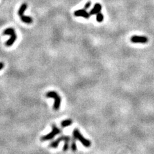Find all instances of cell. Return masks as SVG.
<instances>
[{
  "mask_svg": "<svg viewBox=\"0 0 154 154\" xmlns=\"http://www.w3.org/2000/svg\"><path fill=\"white\" fill-rule=\"evenodd\" d=\"M70 136H62L60 137H59L58 139H56L55 141H54V142H52L51 143H50V147L53 148H56L58 147L61 141H64V146L63 148V150L64 151H67L68 150L69 148V144H70Z\"/></svg>",
  "mask_w": 154,
  "mask_h": 154,
  "instance_id": "obj_1",
  "label": "cell"
},
{
  "mask_svg": "<svg viewBox=\"0 0 154 154\" xmlns=\"http://www.w3.org/2000/svg\"><path fill=\"white\" fill-rule=\"evenodd\" d=\"M73 137H74L75 139L78 140L79 141L81 142L83 146H85V147L88 148L91 146V145L90 141L88 140V139H86V138H85L81 134V133H80V131H79V130L78 129H74V130H73Z\"/></svg>",
  "mask_w": 154,
  "mask_h": 154,
  "instance_id": "obj_2",
  "label": "cell"
},
{
  "mask_svg": "<svg viewBox=\"0 0 154 154\" xmlns=\"http://www.w3.org/2000/svg\"><path fill=\"white\" fill-rule=\"evenodd\" d=\"M46 97L49 98H54L55 100V103L54 105V110H57L59 109L60 106V103H61V98L59 95L55 91H49L47 92L46 94Z\"/></svg>",
  "mask_w": 154,
  "mask_h": 154,
  "instance_id": "obj_3",
  "label": "cell"
},
{
  "mask_svg": "<svg viewBox=\"0 0 154 154\" xmlns=\"http://www.w3.org/2000/svg\"><path fill=\"white\" fill-rule=\"evenodd\" d=\"M52 126V131L48 134L46 135V136H43L41 138V141H49L51 139H54V137L57 135L59 134L60 133V130L57 126V125L55 124H52L51 125Z\"/></svg>",
  "mask_w": 154,
  "mask_h": 154,
  "instance_id": "obj_4",
  "label": "cell"
},
{
  "mask_svg": "<svg viewBox=\"0 0 154 154\" xmlns=\"http://www.w3.org/2000/svg\"><path fill=\"white\" fill-rule=\"evenodd\" d=\"M130 41L133 43H141V44H145L148 41V38L145 36H132L130 38Z\"/></svg>",
  "mask_w": 154,
  "mask_h": 154,
  "instance_id": "obj_5",
  "label": "cell"
},
{
  "mask_svg": "<svg viewBox=\"0 0 154 154\" xmlns=\"http://www.w3.org/2000/svg\"><path fill=\"white\" fill-rule=\"evenodd\" d=\"M74 15L76 17H82V18L86 19H89L91 16L90 13L87 12L86 9H80L76 10L74 12Z\"/></svg>",
  "mask_w": 154,
  "mask_h": 154,
  "instance_id": "obj_6",
  "label": "cell"
},
{
  "mask_svg": "<svg viewBox=\"0 0 154 154\" xmlns=\"http://www.w3.org/2000/svg\"><path fill=\"white\" fill-rule=\"evenodd\" d=\"M101 10H102V5H101V4L96 3L94 7L93 8V9L91 10L90 14L91 15H94V14H98V13L101 12Z\"/></svg>",
  "mask_w": 154,
  "mask_h": 154,
  "instance_id": "obj_7",
  "label": "cell"
},
{
  "mask_svg": "<svg viewBox=\"0 0 154 154\" xmlns=\"http://www.w3.org/2000/svg\"><path fill=\"white\" fill-rule=\"evenodd\" d=\"M16 39H17V35L15 33H14V34H13L12 35H10V37L9 39L6 42L5 44H6L7 46H12V44L15 43V41H16Z\"/></svg>",
  "mask_w": 154,
  "mask_h": 154,
  "instance_id": "obj_8",
  "label": "cell"
},
{
  "mask_svg": "<svg viewBox=\"0 0 154 154\" xmlns=\"http://www.w3.org/2000/svg\"><path fill=\"white\" fill-rule=\"evenodd\" d=\"M20 18H21V21H22L23 23H24L30 24V23H31L33 21L32 18H31V17L26 16V15H23L22 16H21Z\"/></svg>",
  "mask_w": 154,
  "mask_h": 154,
  "instance_id": "obj_9",
  "label": "cell"
},
{
  "mask_svg": "<svg viewBox=\"0 0 154 154\" xmlns=\"http://www.w3.org/2000/svg\"><path fill=\"white\" fill-rule=\"evenodd\" d=\"M27 7H28V6H27L26 3L22 4V5H21V6L20 7L19 9V10H18V15H19L20 17L22 16V15H23L24 11H25L26 10Z\"/></svg>",
  "mask_w": 154,
  "mask_h": 154,
  "instance_id": "obj_10",
  "label": "cell"
},
{
  "mask_svg": "<svg viewBox=\"0 0 154 154\" xmlns=\"http://www.w3.org/2000/svg\"><path fill=\"white\" fill-rule=\"evenodd\" d=\"M72 123H73V121H72V120H71V119H66V120L62 121L61 122V126L63 128L67 127V126H70L72 124Z\"/></svg>",
  "mask_w": 154,
  "mask_h": 154,
  "instance_id": "obj_11",
  "label": "cell"
},
{
  "mask_svg": "<svg viewBox=\"0 0 154 154\" xmlns=\"http://www.w3.org/2000/svg\"><path fill=\"white\" fill-rule=\"evenodd\" d=\"M14 33H15V30H14V28H7L6 30H4L3 34V35H12L13 34H14Z\"/></svg>",
  "mask_w": 154,
  "mask_h": 154,
  "instance_id": "obj_12",
  "label": "cell"
},
{
  "mask_svg": "<svg viewBox=\"0 0 154 154\" xmlns=\"http://www.w3.org/2000/svg\"><path fill=\"white\" fill-rule=\"evenodd\" d=\"M71 148V150L73 151V152H76V151L77 150V144H76V142H75V139L74 137H73V139H72Z\"/></svg>",
  "mask_w": 154,
  "mask_h": 154,
  "instance_id": "obj_13",
  "label": "cell"
},
{
  "mask_svg": "<svg viewBox=\"0 0 154 154\" xmlns=\"http://www.w3.org/2000/svg\"><path fill=\"white\" fill-rule=\"evenodd\" d=\"M103 19H104L103 14H102L101 12L96 14V21L98 23H102L103 21Z\"/></svg>",
  "mask_w": 154,
  "mask_h": 154,
  "instance_id": "obj_14",
  "label": "cell"
},
{
  "mask_svg": "<svg viewBox=\"0 0 154 154\" xmlns=\"http://www.w3.org/2000/svg\"><path fill=\"white\" fill-rule=\"evenodd\" d=\"M91 5V1H88V2L86 3V5H85V7H84L85 9L86 10L88 9L89 7H90Z\"/></svg>",
  "mask_w": 154,
  "mask_h": 154,
  "instance_id": "obj_15",
  "label": "cell"
},
{
  "mask_svg": "<svg viewBox=\"0 0 154 154\" xmlns=\"http://www.w3.org/2000/svg\"><path fill=\"white\" fill-rule=\"evenodd\" d=\"M4 67V64L3 62H0V70H2Z\"/></svg>",
  "mask_w": 154,
  "mask_h": 154,
  "instance_id": "obj_16",
  "label": "cell"
}]
</instances>
